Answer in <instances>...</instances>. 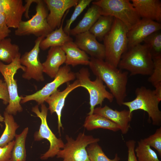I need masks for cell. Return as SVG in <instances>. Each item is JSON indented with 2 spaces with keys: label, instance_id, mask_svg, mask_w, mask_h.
Segmentation results:
<instances>
[{
  "label": "cell",
  "instance_id": "6da1fadb",
  "mask_svg": "<svg viewBox=\"0 0 161 161\" xmlns=\"http://www.w3.org/2000/svg\"><path fill=\"white\" fill-rule=\"evenodd\" d=\"M89 66L93 74L105 83L116 100L121 106L127 96L128 72L123 71L104 60L90 58Z\"/></svg>",
  "mask_w": 161,
  "mask_h": 161
},
{
  "label": "cell",
  "instance_id": "7a4b0ae2",
  "mask_svg": "<svg viewBox=\"0 0 161 161\" xmlns=\"http://www.w3.org/2000/svg\"><path fill=\"white\" fill-rule=\"evenodd\" d=\"M118 67L130 75H150L154 67L152 57L147 46L140 44L127 49L122 55Z\"/></svg>",
  "mask_w": 161,
  "mask_h": 161
},
{
  "label": "cell",
  "instance_id": "3957f363",
  "mask_svg": "<svg viewBox=\"0 0 161 161\" xmlns=\"http://www.w3.org/2000/svg\"><path fill=\"white\" fill-rule=\"evenodd\" d=\"M128 29L119 20L114 18L112 28L104 38L105 61L118 67L123 54L128 49Z\"/></svg>",
  "mask_w": 161,
  "mask_h": 161
},
{
  "label": "cell",
  "instance_id": "277c9868",
  "mask_svg": "<svg viewBox=\"0 0 161 161\" xmlns=\"http://www.w3.org/2000/svg\"><path fill=\"white\" fill-rule=\"evenodd\" d=\"M92 3L99 7L101 15L109 16L119 20L129 30L141 19L130 0H99Z\"/></svg>",
  "mask_w": 161,
  "mask_h": 161
},
{
  "label": "cell",
  "instance_id": "5b68a950",
  "mask_svg": "<svg viewBox=\"0 0 161 161\" xmlns=\"http://www.w3.org/2000/svg\"><path fill=\"white\" fill-rule=\"evenodd\" d=\"M136 97L131 101L124 102L123 105L129 108L130 113L138 110L146 112L149 119H151L154 125L161 124V112L159 108L160 101L156 97L154 90L144 86L137 88L135 90Z\"/></svg>",
  "mask_w": 161,
  "mask_h": 161
},
{
  "label": "cell",
  "instance_id": "8992f818",
  "mask_svg": "<svg viewBox=\"0 0 161 161\" xmlns=\"http://www.w3.org/2000/svg\"><path fill=\"white\" fill-rule=\"evenodd\" d=\"M21 56L17 57L11 63L7 64L0 61V72L7 84L10 98L5 112L12 115H16L18 112L23 111L20 104L23 97L18 95L17 80L14 78V75L18 69H21L24 72L26 70V67L20 63Z\"/></svg>",
  "mask_w": 161,
  "mask_h": 161
},
{
  "label": "cell",
  "instance_id": "52a82bcc",
  "mask_svg": "<svg viewBox=\"0 0 161 161\" xmlns=\"http://www.w3.org/2000/svg\"><path fill=\"white\" fill-rule=\"evenodd\" d=\"M76 78L80 84V87L86 89L89 94L90 111L88 115L93 114L95 107L98 105L102 106L105 99L110 102L113 101L114 97L112 94L106 89V86L99 78L92 81L90 78L88 69L83 67L75 73Z\"/></svg>",
  "mask_w": 161,
  "mask_h": 161
},
{
  "label": "cell",
  "instance_id": "ba28073f",
  "mask_svg": "<svg viewBox=\"0 0 161 161\" xmlns=\"http://www.w3.org/2000/svg\"><path fill=\"white\" fill-rule=\"evenodd\" d=\"M36 13L30 19L22 20L15 31V35L22 36L33 35L37 37L46 36L53 31L47 21L48 10L44 0H35Z\"/></svg>",
  "mask_w": 161,
  "mask_h": 161
},
{
  "label": "cell",
  "instance_id": "9c48e42d",
  "mask_svg": "<svg viewBox=\"0 0 161 161\" xmlns=\"http://www.w3.org/2000/svg\"><path fill=\"white\" fill-rule=\"evenodd\" d=\"M65 139L66 143L56 155L57 158L63 159L62 161H91L86 148L100 140L99 138L86 135L84 132L79 133L75 140L67 135Z\"/></svg>",
  "mask_w": 161,
  "mask_h": 161
},
{
  "label": "cell",
  "instance_id": "30bf717a",
  "mask_svg": "<svg viewBox=\"0 0 161 161\" xmlns=\"http://www.w3.org/2000/svg\"><path fill=\"white\" fill-rule=\"evenodd\" d=\"M48 109L46 105H41V111L38 109V105L32 108V111L41 120V124L39 130L34 135L35 141H40L47 139L50 143L48 150L41 157L42 160H45L50 157H53L56 155L58 151L62 148L64 143L61 138H58L49 127L47 121V116Z\"/></svg>",
  "mask_w": 161,
  "mask_h": 161
},
{
  "label": "cell",
  "instance_id": "8fae6325",
  "mask_svg": "<svg viewBox=\"0 0 161 161\" xmlns=\"http://www.w3.org/2000/svg\"><path fill=\"white\" fill-rule=\"evenodd\" d=\"M76 78L75 73L71 71L69 66L61 67L54 80L47 83L35 93L23 97L20 103H25L31 100L35 101L38 105L44 103L46 99L58 90L63 84L69 82Z\"/></svg>",
  "mask_w": 161,
  "mask_h": 161
},
{
  "label": "cell",
  "instance_id": "7c38bea8",
  "mask_svg": "<svg viewBox=\"0 0 161 161\" xmlns=\"http://www.w3.org/2000/svg\"><path fill=\"white\" fill-rule=\"evenodd\" d=\"M45 37L43 36L38 37L33 48L21 56L20 63L26 67V70L22 75L23 78L28 80L33 79L38 81L44 80L42 65L39 59L38 54L40 43Z\"/></svg>",
  "mask_w": 161,
  "mask_h": 161
},
{
  "label": "cell",
  "instance_id": "4fadbf2b",
  "mask_svg": "<svg viewBox=\"0 0 161 161\" xmlns=\"http://www.w3.org/2000/svg\"><path fill=\"white\" fill-rule=\"evenodd\" d=\"M160 23L147 19L141 18L133 27L128 30V49L141 43L152 33L160 31Z\"/></svg>",
  "mask_w": 161,
  "mask_h": 161
},
{
  "label": "cell",
  "instance_id": "5bb4252c",
  "mask_svg": "<svg viewBox=\"0 0 161 161\" xmlns=\"http://www.w3.org/2000/svg\"><path fill=\"white\" fill-rule=\"evenodd\" d=\"M49 13L47 20L51 29L59 28L65 13L75 7L79 0H44Z\"/></svg>",
  "mask_w": 161,
  "mask_h": 161
},
{
  "label": "cell",
  "instance_id": "9a60e30c",
  "mask_svg": "<svg viewBox=\"0 0 161 161\" xmlns=\"http://www.w3.org/2000/svg\"><path fill=\"white\" fill-rule=\"evenodd\" d=\"M26 11L22 0H0V14L4 16L9 28L18 27Z\"/></svg>",
  "mask_w": 161,
  "mask_h": 161
},
{
  "label": "cell",
  "instance_id": "2e32d148",
  "mask_svg": "<svg viewBox=\"0 0 161 161\" xmlns=\"http://www.w3.org/2000/svg\"><path fill=\"white\" fill-rule=\"evenodd\" d=\"M80 87L78 81L76 80L72 83H67L66 88L60 91L57 90L47 98L45 100L49 105L48 109L52 114L56 113L58 117V129L60 133V129L63 128L61 122L62 110L64 106L65 99L69 94L75 89Z\"/></svg>",
  "mask_w": 161,
  "mask_h": 161
},
{
  "label": "cell",
  "instance_id": "e0dca14e",
  "mask_svg": "<svg viewBox=\"0 0 161 161\" xmlns=\"http://www.w3.org/2000/svg\"><path fill=\"white\" fill-rule=\"evenodd\" d=\"M74 42L81 50L92 58L104 60L105 49L103 44L99 43L89 31L75 36Z\"/></svg>",
  "mask_w": 161,
  "mask_h": 161
},
{
  "label": "cell",
  "instance_id": "ac0fdd59",
  "mask_svg": "<svg viewBox=\"0 0 161 161\" xmlns=\"http://www.w3.org/2000/svg\"><path fill=\"white\" fill-rule=\"evenodd\" d=\"M93 114L101 115L113 122L119 127L123 134H126L130 127L132 113L126 109L119 111L114 110L107 105L95 108Z\"/></svg>",
  "mask_w": 161,
  "mask_h": 161
},
{
  "label": "cell",
  "instance_id": "d6986e66",
  "mask_svg": "<svg viewBox=\"0 0 161 161\" xmlns=\"http://www.w3.org/2000/svg\"><path fill=\"white\" fill-rule=\"evenodd\" d=\"M141 18L160 23L161 21V1L159 0H130Z\"/></svg>",
  "mask_w": 161,
  "mask_h": 161
},
{
  "label": "cell",
  "instance_id": "ffe728a7",
  "mask_svg": "<svg viewBox=\"0 0 161 161\" xmlns=\"http://www.w3.org/2000/svg\"><path fill=\"white\" fill-rule=\"evenodd\" d=\"M66 60V56L60 47L50 48L46 61L42 63L43 72L52 78L57 75L60 66Z\"/></svg>",
  "mask_w": 161,
  "mask_h": 161
},
{
  "label": "cell",
  "instance_id": "44dd1931",
  "mask_svg": "<svg viewBox=\"0 0 161 161\" xmlns=\"http://www.w3.org/2000/svg\"><path fill=\"white\" fill-rule=\"evenodd\" d=\"M61 47L65 54L66 65L73 67L78 65H89L90 58L74 42H68Z\"/></svg>",
  "mask_w": 161,
  "mask_h": 161
},
{
  "label": "cell",
  "instance_id": "7402d4cb",
  "mask_svg": "<svg viewBox=\"0 0 161 161\" xmlns=\"http://www.w3.org/2000/svg\"><path fill=\"white\" fill-rule=\"evenodd\" d=\"M69 11L65 14L60 27L52 31L41 41L40 49L44 50L52 47H61L68 42L73 41L72 38L64 32L63 28L64 21Z\"/></svg>",
  "mask_w": 161,
  "mask_h": 161
},
{
  "label": "cell",
  "instance_id": "603a6c76",
  "mask_svg": "<svg viewBox=\"0 0 161 161\" xmlns=\"http://www.w3.org/2000/svg\"><path fill=\"white\" fill-rule=\"evenodd\" d=\"M101 16L99 7L95 4H92L84 14L82 19L74 28L71 29L69 35H76L88 31Z\"/></svg>",
  "mask_w": 161,
  "mask_h": 161
},
{
  "label": "cell",
  "instance_id": "cb8c5ba5",
  "mask_svg": "<svg viewBox=\"0 0 161 161\" xmlns=\"http://www.w3.org/2000/svg\"><path fill=\"white\" fill-rule=\"evenodd\" d=\"M83 126L88 131L99 128L108 129L113 131L120 130L119 127L115 123L95 114L89 115L86 117Z\"/></svg>",
  "mask_w": 161,
  "mask_h": 161
},
{
  "label": "cell",
  "instance_id": "d4e9b609",
  "mask_svg": "<svg viewBox=\"0 0 161 161\" xmlns=\"http://www.w3.org/2000/svg\"><path fill=\"white\" fill-rule=\"evenodd\" d=\"M114 19L111 16L101 15L89 31L95 37L97 40L102 41L110 30Z\"/></svg>",
  "mask_w": 161,
  "mask_h": 161
},
{
  "label": "cell",
  "instance_id": "484cf974",
  "mask_svg": "<svg viewBox=\"0 0 161 161\" xmlns=\"http://www.w3.org/2000/svg\"><path fill=\"white\" fill-rule=\"evenodd\" d=\"M19 51L17 45L13 44L10 38H6L0 42V61L9 64L21 55Z\"/></svg>",
  "mask_w": 161,
  "mask_h": 161
},
{
  "label": "cell",
  "instance_id": "4316f807",
  "mask_svg": "<svg viewBox=\"0 0 161 161\" xmlns=\"http://www.w3.org/2000/svg\"><path fill=\"white\" fill-rule=\"evenodd\" d=\"M5 129L0 137V147H3L13 140L15 137L16 131L19 126L15 122L13 115L6 112L4 113Z\"/></svg>",
  "mask_w": 161,
  "mask_h": 161
},
{
  "label": "cell",
  "instance_id": "83f0119b",
  "mask_svg": "<svg viewBox=\"0 0 161 161\" xmlns=\"http://www.w3.org/2000/svg\"><path fill=\"white\" fill-rule=\"evenodd\" d=\"M28 131V128L27 127L20 134L16 135L10 159L12 161H25L26 154L25 143Z\"/></svg>",
  "mask_w": 161,
  "mask_h": 161
},
{
  "label": "cell",
  "instance_id": "f1b7e54d",
  "mask_svg": "<svg viewBox=\"0 0 161 161\" xmlns=\"http://www.w3.org/2000/svg\"><path fill=\"white\" fill-rule=\"evenodd\" d=\"M134 151L138 161H160L155 152L144 142L143 139L138 142L137 146Z\"/></svg>",
  "mask_w": 161,
  "mask_h": 161
},
{
  "label": "cell",
  "instance_id": "f546056e",
  "mask_svg": "<svg viewBox=\"0 0 161 161\" xmlns=\"http://www.w3.org/2000/svg\"><path fill=\"white\" fill-rule=\"evenodd\" d=\"M86 150L91 161H119L120 160L117 154H115L114 159L109 158L97 143L89 145Z\"/></svg>",
  "mask_w": 161,
  "mask_h": 161
},
{
  "label": "cell",
  "instance_id": "4dcf8cb0",
  "mask_svg": "<svg viewBox=\"0 0 161 161\" xmlns=\"http://www.w3.org/2000/svg\"><path fill=\"white\" fill-rule=\"evenodd\" d=\"M144 42L149 49L152 58L161 55V32L160 31L151 34Z\"/></svg>",
  "mask_w": 161,
  "mask_h": 161
},
{
  "label": "cell",
  "instance_id": "1f68e13d",
  "mask_svg": "<svg viewBox=\"0 0 161 161\" xmlns=\"http://www.w3.org/2000/svg\"><path fill=\"white\" fill-rule=\"evenodd\" d=\"M92 1V0H79L73 13L70 18L67 20L66 25L63 28L64 32L66 34L69 35L70 27L72 23Z\"/></svg>",
  "mask_w": 161,
  "mask_h": 161
},
{
  "label": "cell",
  "instance_id": "d6a6232c",
  "mask_svg": "<svg viewBox=\"0 0 161 161\" xmlns=\"http://www.w3.org/2000/svg\"><path fill=\"white\" fill-rule=\"evenodd\" d=\"M154 67L153 72L150 75L148 81L155 87L161 83V55L152 58Z\"/></svg>",
  "mask_w": 161,
  "mask_h": 161
},
{
  "label": "cell",
  "instance_id": "836d02e7",
  "mask_svg": "<svg viewBox=\"0 0 161 161\" xmlns=\"http://www.w3.org/2000/svg\"><path fill=\"white\" fill-rule=\"evenodd\" d=\"M144 142L151 147L155 149L161 155V127L157 129L153 134L143 139Z\"/></svg>",
  "mask_w": 161,
  "mask_h": 161
},
{
  "label": "cell",
  "instance_id": "e575fe53",
  "mask_svg": "<svg viewBox=\"0 0 161 161\" xmlns=\"http://www.w3.org/2000/svg\"><path fill=\"white\" fill-rule=\"evenodd\" d=\"M14 143L15 140H13L5 146L0 147V161H8L10 160Z\"/></svg>",
  "mask_w": 161,
  "mask_h": 161
},
{
  "label": "cell",
  "instance_id": "d590c367",
  "mask_svg": "<svg viewBox=\"0 0 161 161\" xmlns=\"http://www.w3.org/2000/svg\"><path fill=\"white\" fill-rule=\"evenodd\" d=\"M11 32L6 24L4 16L0 14V42L3 39L7 38Z\"/></svg>",
  "mask_w": 161,
  "mask_h": 161
},
{
  "label": "cell",
  "instance_id": "8d00e7d4",
  "mask_svg": "<svg viewBox=\"0 0 161 161\" xmlns=\"http://www.w3.org/2000/svg\"><path fill=\"white\" fill-rule=\"evenodd\" d=\"M135 143V141L133 140H129L126 142L128 151L127 161H138L134 151Z\"/></svg>",
  "mask_w": 161,
  "mask_h": 161
},
{
  "label": "cell",
  "instance_id": "74e56055",
  "mask_svg": "<svg viewBox=\"0 0 161 161\" xmlns=\"http://www.w3.org/2000/svg\"><path fill=\"white\" fill-rule=\"evenodd\" d=\"M0 99L5 105L8 104L10 98L7 84L5 82L0 79Z\"/></svg>",
  "mask_w": 161,
  "mask_h": 161
},
{
  "label": "cell",
  "instance_id": "f35d334b",
  "mask_svg": "<svg viewBox=\"0 0 161 161\" xmlns=\"http://www.w3.org/2000/svg\"><path fill=\"white\" fill-rule=\"evenodd\" d=\"M155 89L154 90L155 94L159 101L161 100V83H160L155 86Z\"/></svg>",
  "mask_w": 161,
  "mask_h": 161
},
{
  "label": "cell",
  "instance_id": "ab89813d",
  "mask_svg": "<svg viewBox=\"0 0 161 161\" xmlns=\"http://www.w3.org/2000/svg\"><path fill=\"white\" fill-rule=\"evenodd\" d=\"M4 120V117H3L0 114V122H3ZM0 126H2L1 124L0 123Z\"/></svg>",
  "mask_w": 161,
  "mask_h": 161
},
{
  "label": "cell",
  "instance_id": "60d3db41",
  "mask_svg": "<svg viewBox=\"0 0 161 161\" xmlns=\"http://www.w3.org/2000/svg\"><path fill=\"white\" fill-rule=\"evenodd\" d=\"M8 161H12V160H10Z\"/></svg>",
  "mask_w": 161,
  "mask_h": 161
}]
</instances>
